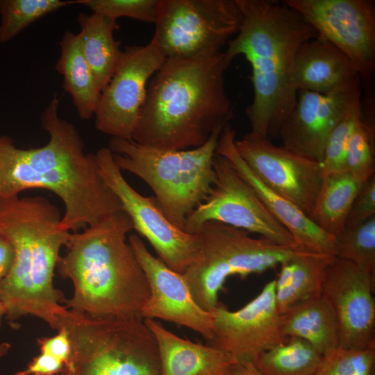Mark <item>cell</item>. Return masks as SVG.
<instances>
[{"label":"cell","mask_w":375,"mask_h":375,"mask_svg":"<svg viewBox=\"0 0 375 375\" xmlns=\"http://www.w3.org/2000/svg\"><path fill=\"white\" fill-rule=\"evenodd\" d=\"M58 106L55 95L41 114V126L49 135L44 146L20 149L9 137L0 136V197L49 190L65 206L62 228L74 233L123 210L103 181L95 154L84 153L82 137L59 116Z\"/></svg>","instance_id":"1"},{"label":"cell","mask_w":375,"mask_h":375,"mask_svg":"<svg viewBox=\"0 0 375 375\" xmlns=\"http://www.w3.org/2000/svg\"><path fill=\"white\" fill-rule=\"evenodd\" d=\"M229 65L223 51L167 58L147 85L132 140L163 150L203 145L233 115L224 81Z\"/></svg>","instance_id":"2"},{"label":"cell","mask_w":375,"mask_h":375,"mask_svg":"<svg viewBox=\"0 0 375 375\" xmlns=\"http://www.w3.org/2000/svg\"><path fill=\"white\" fill-rule=\"evenodd\" d=\"M237 2L242 24L224 53L229 64L242 55L251 65L253 97L246 109L251 133L276 138L297 101L292 83L296 54L303 43L316 38L317 33L283 1Z\"/></svg>","instance_id":"3"},{"label":"cell","mask_w":375,"mask_h":375,"mask_svg":"<svg viewBox=\"0 0 375 375\" xmlns=\"http://www.w3.org/2000/svg\"><path fill=\"white\" fill-rule=\"evenodd\" d=\"M132 230L122 210L70 233L56 266L73 285L72 297L64 301L67 309L92 318H142L149 287L126 240Z\"/></svg>","instance_id":"4"},{"label":"cell","mask_w":375,"mask_h":375,"mask_svg":"<svg viewBox=\"0 0 375 375\" xmlns=\"http://www.w3.org/2000/svg\"><path fill=\"white\" fill-rule=\"evenodd\" d=\"M58 208L43 197H0V233L12 244L11 269L0 281V301L12 326L28 315L54 329L67 310L63 293L53 285L60 251L69 232L60 226Z\"/></svg>","instance_id":"5"},{"label":"cell","mask_w":375,"mask_h":375,"mask_svg":"<svg viewBox=\"0 0 375 375\" xmlns=\"http://www.w3.org/2000/svg\"><path fill=\"white\" fill-rule=\"evenodd\" d=\"M222 128L194 149L163 150L116 138L110 139L108 148L119 168L145 182L167 219L183 231L188 217L215 183L214 160Z\"/></svg>","instance_id":"6"},{"label":"cell","mask_w":375,"mask_h":375,"mask_svg":"<svg viewBox=\"0 0 375 375\" xmlns=\"http://www.w3.org/2000/svg\"><path fill=\"white\" fill-rule=\"evenodd\" d=\"M62 326L71 353L60 375H160L157 343L144 319L92 318L67 309Z\"/></svg>","instance_id":"7"},{"label":"cell","mask_w":375,"mask_h":375,"mask_svg":"<svg viewBox=\"0 0 375 375\" xmlns=\"http://www.w3.org/2000/svg\"><path fill=\"white\" fill-rule=\"evenodd\" d=\"M195 234L199 255L182 275L197 303L210 312L219 304V292L228 277L273 269L298 249L252 238L244 230L215 221L204 223Z\"/></svg>","instance_id":"8"},{"label":"cell","mask_w":375,"mask_h":375,"mask_svg":"<svg viewBox=\"0 0 375 375\" xmlns=\"http://www.w3.org/2000/svg\"><path fill=\"white\" fill-rule=\"evenodd\" d=\"M242 21L237 0H160L151 42L166 59L217 53Z\"/></svg>","instance_id":"9"},{"label":"cell","mask_w":375,"mask_h":375,"mask_svg":"<svg viewBox=\"0 0 375 375\" xmlns=\"http://www.w3.org/2000/svg\"><path fill=\"white\" fill-rule=\"evenodd\" d=\"M214 167L215 183L207 198L188 217L184 232L195 234L204 223L215 221L257 233L276 244L299 248L225 157L216 153Z\"/></svg>","instance_id":"10"},{"label":"cell","mask_w":375,"mask_h":375,"mask_svg":"<svg viewBox=\"0 0 375 375\" xmlns=\"http://www.w3.org/2000/svg\"><path fill=\"white\" fill-rule=\"evenodd\" d=\"M95 156L103 181L130 217L133 229L147 240L168 267L183 274L198 257L197 235L175 227L165 217L154 197H144L131 186L108 147L99 149Z\"/></svg>","instance_id":"11"},{"label":"cell","mask_w":375,"mask_h":375,"mask_svg":"<svg viewBox=\"0 0 375 375\" xmlns=\"http://www.w3.org/2000/svg\"><path fill=\"white\" fill-rule=\"evenodd\" d=\"M315 30L349 60L362 78L375 70V6L371 0H285Z\"/></svg>","instance_id":"12"},{"label":"cell","mask_w":375,"mask_h":375,"mask_svg":"<svg viewBox=\"0 0 375 375\" xmlns=\"http://www.w3.org/2000/svg\"><path fill=\"white\" fill-rule=\"evenodd\" d=\"M107 85L101 92L94 112L97 129L112 138L132 140L144 102L149 79L165 61L151 42L129 46Z\"/></svg>","instance_id":"13"},{"label":"cell","mask_w":375,"mask_h":375,"mask_svg":"<svg viewBox=\"0 0 375 375\" xmlns=\"http://www.w3.org/2000/svg\"><path fill=\"white\" fill-rule=\"evenodd\" d=\"M235 145L242 158L265 185L309 216L323 181L320 162L251 132L235 140Z\"/></svg>","instance_id":"14"},{"label":"cell","mask_w":375,"mask_h":375,"mask_svg":"<svg viewBox=\"0 0 375 375\" xmlns=\"http://www.w3.org/2000/svg\"><path fill=\"white\" fill-rule=\"evenodd\" d=\"M374 275L353 262L335 257L328 265L321 296L331 308L338 326L339 347L374 348Z\"/></svg>","instance_id":"15"},{"label":"cell","mask_w":375,"mask_h":375,"mask_svg":"<svg viewBox=\"0 0 375 375\" xmlns=\"http://www.w3.org/2000/svg\"><path fill=\"white\" fill-rule=\"evenodd\" d=\"M213 334L207 344L227 352L238 361H253L285 338L275 300V280L242 308L231 311L219 303L212 311Z\"/></svg>","instance_id":"16"},{"label":"cell","mask_w":375,"mask_h":375,"mask_svg":"<svg viewBox=\"0 0 375 375\" xmlns=\"http://www.w3.org/2000/svg\"><path fill=\"white\" fill-rule=\"evenodd\" d=\"M128 244L142 268L149 287V297L142 310L143 319H161L188 328L207 342L213 334V314L194 301L182 274L153 256L142 238L131 234Z\"/></svg>","instance_id":"17"},{"label":"cell","mask_w":375,"mask_h":375,"mask_svg":"<svg viewBox=\"0 0 375 375\" xmlns=\"http://www.w3.org/2000/svg\"><path fill=\"white\" fill-rule=\"evenodd\" d=\"M360 97L361 87L331 94L298 92L297 104L278 131L281 146L321 162L330 134Z\"/></svg>","instance_id":"18"},{"label":"cell","mask_w":375,"mask_h":375,"mask_svg":"<svg viewBox=\"0 0 375 375\" xmlns=\"http://www.w3.org/2000/svg\"><path fill=\"white\" fill-rule=\"evenodd\" d=\"M235 140V131L228 123L220 133L217 153L225 157L253 188L268 210L291 234L299 249L335 256V237L317 226L292 202L265 185L240 156Z\"/></svg>","instance_id":"19"},{"label":"cell","mask_w":375,"mask_h":375,"mask_svg":"<svg viewBox=\"0 0 375 375\" xmlns=\"http://www.w3.org/2000/svg\"><path fill=\"white\" fill-rule=\"evenodd\" d=\"M360 78L348 58L328 42L312 39L303 43L296 54L292 83L297 92H347L361 87Z\"/></svg>","instance_id":"20"},{"label":"cell","mask_w":375,"mask_h":375,"mask_svg":"<svg viewBox=\"0 0 375 375\" xmlns=\"http://www.w3.org/2000/svg\"><path fill=\"white\" fill-rule=\"evenodd\" d=\"M144 322L157 343L160 375H225L238 362L227 352L178 336L156 320Z\"/></svg>","instance_id":"21"},{"label":"cell","mask_w":375,"mask_h":375,"mask_svg":"<svg viewBox=\"0 0 375 375\" xmlns=\"http://www.w3.org/2000/svg\"><path fill=\"white\" fill-rule=\"evenodd\" d=\"M78 33L83 54L101 92L107 85L119 65L123 51L114 38L119 28L117 20L92 12H80Z\"/></svg>","instance_id":"22"},{"label":"cell","mask_w":375,"mask_h":375,"mask_svg":"<svg viewBox=\"0 0 375 375\" xmlns=\"http://www.w3.org/2000/svg\"><path fill=\"white\" fill-rule=\"evenodd\" d=\"M280 325L285 338L302 339L322 356L339 347L335 315L322 296L298 303L281 314Z\"/></svg>","instance_id":"23"},{"label":"cell","mask_w":375,"mask_h":375,"mask_svg":"<svg viewBox=\"0 0 375 375\" xmlns=\"http://www.w3.org/2000/svg\"><path fill=\"white\" fill-rule=\"evenodd\" d=\"M60 56L55 69L63 78V88L68 92L82 119L93 115L100 97L101 90L86 61L78 34L65 32L60 42Z\"/></svg>","instance_id":"24"},{"label":"cell","mask_w":375,"mask_h":375,"mask_svg":"<svg viewBox=\"0 0 375 375\" xmlns=\"http://www.w3.org/2000/svg\"><path fill=\"white\" fill-rule=\"evenodd\" d=\"M363 184L347 171L324 176L309 217L320 228L336 236L344 229Z\"/></svg>","instance_id":"25"},{"label":"cell","mask_w":375,"mask_h":375,"mask_svg":"<svg viewBox=\"0 0 375 375\" xmlns=\"http://www.w3.org/2000/svg\"><path fill=\"white\" fill-rule=\"evenodd\" d=\"M335 257L297 249L292 256L294 269L289 285L275 292L280 315L298 303L321 296L326 269Z\"/></svg>","instance_id":"26"},{"label":"cell","mask_w":375,"mask_h":375,"mask_svg":"<svg viewBox=\"0 0 375 375\" xmlns=\"http://www.w3.org/2000/svg\"><path fill=\"white\" fill-rule=\"evenodd\" d=\"M322 358L306 341L289 338L260 353L252 362L262 375H312Z\"/></svg>","instance_id":"27"},{"label":"cell","mask_w":375,"mask_h":375,"mask_svg":"<svg viewBox=\"0 0 375 375\" xmlns=\"http://www.w3.org/2000/svg\"><path fill=\"white\" fill-rule=\"evenodd\" d=\"M335 237L336 258L350 261L374 275L375 216L359 224L346 225Z\"/></svg>","instance_id":"28"},{"label":"cell","mask_w":375,"mask_h":375,"mask_svg":"<svg viewBox=\"0 0 375 375\" xmlns=\"http://www.w3.org/2000/svg\"><path fill=\"white\" fill-rule=\"evenodd\" d=\"M74 3L62 0H0V42L12 40L44 15Z\"/></svg>","instance_id":"29"},{"label":"cell","mask_w":375,"mask_h":375,"mask_svg":"<svg viewBox=\"0 0 375 375\" xmlns=\"http://www.w3.org/2000/svg\"><path fill=\"white\" fill-rule=\"evenodd\" d=\"M362 116V102L360 97L354 101L327 140L320 162L324 176L346 172V157L349 143L353 131Z\"/></svg>","instance_id":"30"},{"label":"cell","mask_w":375,"mask_h":375,"mask_svg":"<svg viewBox=\"0 0 375 375\" xmlns=\"http://www.w3.org/2000/svg\"><path fill=\"white\" fill-rule=\"evenodd\" d=\"M346 171L365 183L375 172L374 125L362 116L351 135L346 157Z\"/></svg>","instance_id":"31"},{"label":"cell","mask_w":375,"mask_h":375,"mask_svg":"<svg viewBox=\"0 0 375 375\" xmlns=\"http://www.w3.org/2000/svg\"><path fill=\"white\" fill-rule=\"evenodd\" d=\"M312 375H375V347L347 349L338 347L322 356Z\"/></svg>","instance_id":"32"},{"label":"cell","mask_w":375,"mask_h":375,"mask_svg":"<svg viewBox=\"0 0 375 375\" xmlns=\"http://www.w3.org/2000/svg\"><path fill=\"white\" fill-rule=\"evenodd\" d=\"M160 0H76L74 3L89 8L94 13L117 20L126 17L154 23Z\"/></svg>","instance_id":"33"},{"label":"cell","mask_w":375,"mask_h":375,"mask_svg":"<svg viewBox=\"0 0 375 375\" xmlns=\"http://www.w3.org/2000/svg\"><path fill=\"white\" fill-rule=\"evenodd\" d=\"M375 216V176L360 190L348 215L346 225H354Z\"/></svg>","instance_id":"34"},{"label":"cell","mask_w":375,"mask_h":375,"mask_svg":"<svg viewBox=\"0 0 375 375\" xmlns=\"http://www.w3.org/2000/svg\"><path fill=\"white\" fill-rule=\"evenodd\" d=\"M40 353L50 355L64 363L67 362L71 353V342L67 330L60 326L58 333L52 337L37 340Z\"/></svg>","instance_id":"35"},{"label":"cell","mask_w":375,"mask_h":375,"mask_svg":"<svg viewBox=\"0 0 375 375\" xmlns=\"http://www.w3.org/2000/svg\"><path fill=\"white\" fill-rule=\"evenodd\" d=\"M63 367L64 363L60 360L40 353L32 359L25 369L13 375H56L60 374Z\"/></svg>","instance_id":"36"},{"label":"cell","mask_w":375,"mask_h":375,"mask_svg":"<svg viewBox=\"0 0 375 375\" xmlns=\"http://www.w3.org/2000/svg\"><path fill=\"white\" fill-rule=\"evenodd\" d=\"M15 252L11 242L0 233V281L6 276L11 269Z\"/></svg>","instance_id":"37"},{"label":"cell","mask_w":375,"mask_h":375,"mask_svg":"<svg viewBox=\"0 0 375 375\" xmlns=\"http://www.w3.org/2000/svg\"><path fill=\"white\" fill-rule=\"evenodd\" d=\"M225 375H262L251 361H238Z\"/></svg>","instance_id":"38"},{"label":"cell","mask_w":375,"mask_h":375,"mask_svg":"<svg viewBox=\"0 0 375 375\" xmlns=\"http://www.w3.org/2000/svg\"><path fill=\"white\" fill-rule=\"evenodd\" d=\"M10 348V344L7 342L0 343V359L8 354Z\"/></svg>","instance_id":"39"},{"label":"cell","mask_w":375,"mask_h":375,"mask_svg":"<svg viewBox=\"0 0 375 375\" xmlns=\"http://www.w3.org/2000/svg\"><path fill=\"white\" fill-rule=\"evenodd\" d=\"M6 310L4 305L0 301V327L3 317H6Z\"/></svg>","instance_id":"40"}]
</instances>
